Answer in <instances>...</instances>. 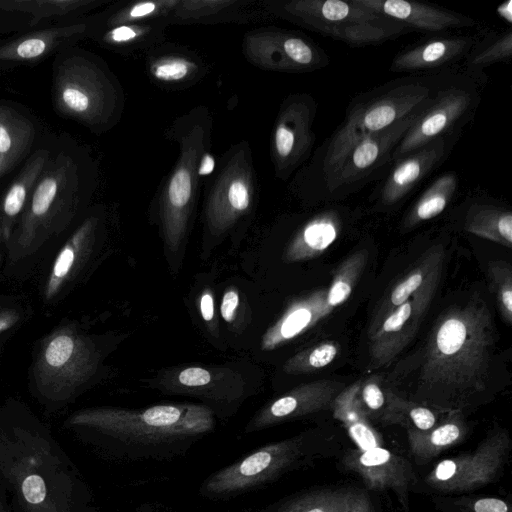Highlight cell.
I'll return each mask as SVG.
<instances>
[{
    "instance_id": "9c48e42d",
    "label": "cell",
    "mask_w": 512,
    "mask_h": 512,
    "mask_svg": "<svg viewBox=\"0 0 512 512\" xmlns=\"http://www.w3.org/2000/svg\"><path fill=\"white\" fill-rule=\"evenodd\" d=\"M89 16L0 39V73L32 67L88 37Z\"/></svg>"
},
{
    "instance_id": "ffe728a7",
    "label": "cell",
    "mask_w": 512,
    "mask_h": 512,
    "mask_svg": "<svg viewBox=\"0 0 512 512\" xmlns=\"http://www.w3.org/2000/svg\"><path fill=\"white\" fill-rule=\"evenodd\" d=\"M56 134L45 133L0 196V227L19 217L54 148Z\"/></svg>"
},
{
    "instance_id": "8d00e7d4",
    "label": "cell",
    "mask_w": 512,
    "mask_h": 512,
    "mask_svg": "<svg viewBox=\"0 0 512 512\" xmlns=\"http://www.w3.org/2000/svg\"><path fill=\"white\" fill-rule=\"evenodd\" d=\"M490 276L497 296L499 308L504 320L512 322V272L509 264L493 262L490 264Z\"/></svg>"
},
{
    "instance_id": "5b68a950",
    "label": "cell",
    "mask_w": 512,
    "mask_h": 512,
    "mask_svg": "<svg viewBox=\"0 0 512 512\" xmlns=\"http://www.w3.org/2000/svg\"><path fill=\"white\" fill-rule=\"evenodd\" d=\"M51 103L61 118L101 133L116 120V82L104 61L77 45L53 57Z\"/></svg>"
},
{
    "instance_id": "8fae6325",
    "label": "cell",
    "mask_w": 512,
    "mask_h": 512,
    "mask_svg": "<svg viewBox=\"0 0 512 512\" xmlns=\"http://www.w3.org/2000/svg\"><path fill=\"white\" fill-rule=\"evenodd\" d=\"M422 110L397 121L386 129L364 137L354 144L337 167L326 174L329 190L333 191L344 185L352 184L391 159L394 148Z\"/></svg>"
},
{
    "instance_id": "7c38bea8",
    "label": "cell",
    "mask_w": 512,
    "mask_h": 512,
    "mask_svg": "<svg viewBox=\"0 0 512 512\" xmlns=\"http://www.w3.org/2000/svg\"><path fill=\"white\" fill-rule=\"evenodd\" d=\"M472 95L464 88L450 87L438 92L421 111L392 153L398 161L443 135L472 106Z\"/></svg>"
},
{
    "instance_id": "277c9868",
    "label": "cell",
    "mask_w": 512,
    "mask_h": 512,
    "mask_svg": "<svg viewBox=\"0 0 512 512\" xmlns=\"http://www.w3.org/2000/svg\"><path fill=\"white\" fill-rule=\"evenodd\" d=\"M97 185L88 149L68 133L56 134L51 156L21 214V233L60 229L87 205Z\"/></svg>"
},
{
    "instance_id": "d4e9b609",
    "label": "cell",
    "mask_w": 512,
    "mask_h": 512,
    "mask_svg": "<svg viewBox=\"0 0 512 512\" xmlns=\"http://www.w3.org/2000/svg\"><path fill=\"white\" fill-rule=\"evenodd\" d=\"M467 432L465 423L456 417L426 431L407 429L410 452L419 465L427 463L443 450L460 442Z\"/></svg>"
},
{
    "instance_id": "ac0fdd59",
    "label": "cell",
    "mask_w": 512,
    "mask_h": 512,
    "mask_svg": "<svg viewBox=\"0 0 512 512\" xmlns=\"http://www.w3.org/2000/svg\"><path fill=\"white\" fill-rule=\"evenodd\" d=\"M363 8L410 29L438 32L473 25L462 15L431 5L406 0H354Z\"/></svg>"
},
{
    "instance_id": "4316f807",
    "label": "cell",
    "mask_w": 512,
    "mask_h": 512,
    "mask_svg": "<svg viewBox=\"0 0 512 512\" xmlns=\"http://www.w3.org/2000/svg\"><path fill=\"white\" fill-rule=\"evenodd\" d=\"M334 416L343 422L358 449L381 446L382 440L369 423L356 398V385L344 388L333 403Z\"/></svg>"
},
{
    "instance_id": "ab89813d",
    "label": "cell",
    "mask_w": 512,
    "mask_h": 512,
    "mask_svg": "<svg viewBox=\"0 0 512 512\" xmlns=\"http://www.w3.org/2000/svg\"><path fill=\"white\" fill-rule=\"evenodd\" d=\"M512 54V32L508 31L476 53L470 60L472 68H483L498 61L509 59Z\"/></svg>"
},
{
    "instance_id": "836d02e7",
    "label": "cell",
    "mask_w": 512,
    "mask_h": 512,
    "mask_svg": "<svg viewBox=\"0 0 512 512\" xmlns=\"http://www.w3.org/2000/svg\"><path fill=\"white\" fill-rule=\"evenodd\" d=\"M251 203L250 188L244 179H233L226 188L224 207L212 219L211 229L221 232L239 214L246 211Z\"/></svg>"
},
{
    "instance_id": "e575fe53",
    "label": "cell",
    "mask_w": 512,
    "mask_h": 512,
    "mask_svg": "<svg viewBox=\"0 0 512 512\" xmlns=\"http://www.w3.org/2000/svg\"><path fill=\"white\" fill-rule=\"evenodd\" d=\"M338 351L339 347L334 342L321 343L291 357L285 362L283 370L288 374L315 372L329 365L338 354Z\"/></svg>"
},
{
    "instance_id": "3957f363",
    "label": "cell",
    "mask_w": 512,
    "mask_h": 512,
    "mask_svg": "<svg viewBox=\"0 0 512 512\" xmlns=\"http://www.w3.org/2000/svg\"><path fill=\"white\" fill-rule=\"evenodd\" d=\"M488 308L471 300L439 318L426 345L420 381L435 394L427 403L440 409H458L464 396L480 390L493 346Z\"/></svg>"
},
{
    "instance_id": "44dd1931",
    "label": "cell",
    "mask_w": 512,
    "mask_h": 512,
    "mask_svg": "<svg viewBox=\"0 0 512 512\" xmlns=\"http://www.w3.org/2000/svg\"><path fill=\"white\" fill-rule=\"evenodd\" d=\"M446 141L439 137L408 156L396 161V165L380 191V202L391 206L402 200L443 159Z\"/></svg>"
},
{
    "instance_id": "e0dca14e",
    "label": "cell",
    "mask_w": 512,
    "mask_h": 512,
    "mask_svg": "<svg viewBox=\"0 0 512 512\" xmlns=\"http://www.w3.org/2000/svg\"><path fill=\"white\" fill-rule=\"evenodd\" d=\"M312 101H292L281 113L274 132V150L281 169L291 170L309 153L313 146Z\"/></svg>"
},
{
    "instance_id": "8992f818",
    "label": "cell",
    "mask_w": 512,
    "mask_h": 512,
    "mask_svg": "<svg viewBox=\"0 0 512 512\" xmlns=\"http://www.w3.org/2000/svg\"><path fill=\"white\" fill-rule=\"evenodd\" d=\"M323 448L324 444L308 433L266 444L209 475L200 493L219 500L263 487L307 464Z\"/></svg>"
},
{
    "instance_id": "cb8c5ba5",
    "label": "cell",
    "mask_w": 512,
    "mask_h": 512,
    "mask_svg": "<svg viewBox=\"0 0 512 512\" xmlns=\"http://www.w3.org/2000/svg\"><path fill=\"white\" fill-rule=\"evenodd\" d=\"M472 42L469 37H448L422 43L398 54L391 63V70L404 72L439 67L464 54Z\"/></svg>"
},
{
    "instance_id": "52a82bcc",
    "label": "cell",
    "mask_w": 512,
    "mask_h": 512,
    "mask_svg": "<svg viewBox=\"0 0 512 512\" xmlns=\"http://www.w3.org/2000/svg\"><path fill=\"white\" fill-rule=\"evenodd\" d=\"M431 99L428 87L407 83L387 89L352 107L347 113L345 123L328 146L324 158L325 173L334 170L359 140L422 110Z\"/></svg>"
},
{
    "instance_id": "d6986e66",
    "label": "cell",
    "mask_w": 512,
    "mask_h": 512,
    "mask_svg": "<svg viewBox=\"0 0 512 512\" xmlns=\"http://www.w3.org/2000/svg\"><path fill=\"white\" fill-rule=\"evenodd\" d=\"M285 11L298 23L328 36L341 26L381 17L354 0H298L286 3Z\"/></svg>"
},
{
    "instance_id": "83f0119b",
    "label": "cell",
    "mask_w": 512,
    "mask_h": 512,
    "mask_svg": "<svg viewBox=\"0 0 512 512\" xmlns=\"http://www.w3.org/2000/svg\"><path fill=\"white\" fill-rule=\"evenodd\" d=\"M458 187V177L447 172L435 179L421 194L404 219V226L412 228L443 212Z\"/></svg>"
},
{
    "instance_id": "f6af8a7d",
    "label": "cell",
    "mask_w": 512,
    "mask_h": 512,
    "mask_svg": "<svg viewBox=\"0 0 512 512\" xmlns=\"http://www.w3.org/2000/svg\"><path fill=\"white\" fill-rule=\"evenodd\" d=\"M200 312L204 321L209 322L214 317V299L210 292L202 294L200 299Z\"/></svg>"
},
{
    "instance_id": "60d3db41",
    "label": "cell",
    "mask_w": 512,
    "mask_h": 512,
    "mask_svg": "<svg viewBox=\"0 0 512 512\" xmlns=\"http://www.w3.org/2000/svg\"><path fill=\"white\" fill-rule=\"evenodd\" d=\"M455 504H457L458 510L463 512H510L509 504L495 497L464 499Z\"/></svg>"
},
{
    "instance_id": "603a6c76",
    "label": "cell",
    "mask_w": 512,
    "mask_h": 512,
    "mask_svg": "<svg viewBox=\"0 0 512 512\" xmlns=\"http://www.w3.org/2000/svg\"><path fill=\"white\" fill-rule=\"evenodd\" d=\"M341 226L336 210L320 212L295 235L285 251L284 260L296 262L320 255L337 239Z\"/></svg>"
},
{
    "instance_id": "484cf974",
    "label": "cell",
    "mask_w": 512,
    "mask_h": 512,
    "mask_svg": "<svg viewBox=\"0 0 512 512\" xmlns=\"http://www.w3.org/2000/svg\"><path fill=\"white\" fill-rule=\"evenodd\" d=\"M464 229L508 248L512 246V213L503 207L471 205L465 216Z\"/></svg>"
},
{
    "instance_id": "f35d334b",
    "label": "cell",
    "mask_w": 512,
    "mask_h": 512,
    "mask_svg": "<svg viewBox=\"0 0 512 512\" xmlns=\"http://www.w3.org/2000/svg\"><path fill=\"white\" fill-rule=\"evenodd\" d=\"M77 342L69 334H58L53 337L44 352L45 363L52 369L63 368L77 352Z\"/></svg>"
},
{
    "instance_id": "ba28073f",
    "label": "cell",
    "mask_w": 512,
    "mask_h": 512,
    "mask_svg": "<svg viewBox=\"0 0 512 512\" xmlns=\"http://www.w3.org/2000/svg\"><path fill=\"white\" fill-rule=\"evenodd\" d=\"M510 440L506 432H495L469 454L440 461L425 482L440 491H468L496 478L504 466Z\"/></svg>"
},
{
    "instance_id": "7bdbcfd3",
    "label": "cell",
    "mask_w": 512,
    "mask_h": 512,
    "mask_svg": "<svg viewBox=\"0 0 512 512\" xmlns=\"http://www.w3.org/2000/svg\"><path fill=\"white\" fill-rule=\"evenodd\" d=\"M212 380L211 373L201 367H189L182 370L178 375L181 385L188 388H199L209 384Z\"/></svg>"
},
{
    "instance_id": "30bf717a",
    "label": "cell",
    "mask_w": 512,
    "mask_h": 512,
    "mask_svg": "<svg viewBox=\"0 0 512 512\" xmlns=\"http://www.w3.org/2000/svg\"><path fill=\"white\" fill-rule=\"evenodd\" d=\"M440 269L400 306L377 316L370 330V355L374 367L387 365L414 336L432 300Z\"/></svg>"
},
{
    "instance_id": "1f68e13d",
    "label": "cell",
    "mask_w": 512,
    "mask_h": 512,
    "mask_svg": "<svg viewBox=\"0 0 512 512\" xmlns=\"http://www.w3.org/2000/svg\"><path fill=\"white\" fill-rule=\"evenodd\" d=\"M367 259L366 251H357L342 262L327 291L326 300L331 308L344 303L359 279Z\"/></svg>"
},
{
    "instance_id": "f1b7e54d",
    "label": "cell",
    "mask_w": 512,
    "mask_h": 512,
    "mask_svg": "<svg viewBox=\"0 0 512 512\" xmlns=\"http://www.w3.org/2000/svg\"><path fill=\"white\" fill-rule=\"evenodd\" d=\"M411 29L394 20L380 17L375 20L350 23L336 29L331 37L354 46L384 42Z\"/></svg>"
},
{
    "instance_id": "4dcf8cb0",
    "label": "cell",
    "mask_w": 512,
    "mask_h": 512,
    "mask_svg": "<svg viewBox=\"0 0 512 512\" xmlns=\"http://www.w3.org/2000/svg\"><path fill=\"white\" fill-rule=\"evenodd\" d=\"M344 490L309 491L276 505L271 512H340Z\"/></svg>"
},
{
    "instance_id": "d6a6232c",
    "label": "cell",
    "mask_w": 512,
    "mask_h": 512,
    "mask_svg": "<svg viewBox=\"0 0 512 512\" xmlns=\"http://www.w3.org/2000/svg\"><path fill=\"white\" fill-rule=\"evenodd\" d=\"M96 224L97 218L95 216L87 217L73 234L69 242H67L60 251L54 263L51 278L48 283L47 297L50 298L55 294L63 280L69 274L75 262L77 248H79V245L92 232Z\"/></svg>"
},
{
    "instance_id": "f546056e",
    "label": "cell",
    "mask_w": 512,
    "mask_h": 512,
    "mask_svg": "<svg viewBox=\"0 0 512 512\" xmlns=\"http://www.w3.org/2000/svg\"><path fill=\"white\" fill-rule=\"evenodd\" d=\"M436 248L428 252L419 265L394 287L389 297V305L381 309V315L408 300L423 287L434 272L441 269L443 251L439 249L440 247Z\"/></svg>"
},
{
    "instance_id": "b9f144b4",
    "label": "cell",
    "mask_w": 512,
    "mask_h": 512,
    "mask_svg": "<svg viewBox=\"0 0 512 512\" xmlns=\"http://www.w3.org/2000/svg\"><path fill=\"white\" fill-rule=\"evenodd\" d=\"M340 512H374V510L363 492L344 490Z\"/></svg>"
},
{
    "instance_id": "4fadbf2b",
    "label": "cell",
    "mask_w": 512,
    "mask_h": 512,
    "mask_svg": "<svg viewBox=\"0 0 512 512\" xmlns=\"http://www.w3.org/2000/svg\"><path fill=\"white\" fill-rule=\"evenodd\" d=\"M344 389L340 382L320 380L300 385L262 407L247 423L254 433L331 407Z\"/></svg>"
},
{
    "instance_id": "2e32d148",
    "label": "cell",
    "mask_w": 512,
    "mask_h": 512,
    "mask_svg": "<svg viewBox=\"0 0 512 512\" xmlns=\"http://www.w3.org/2000/svg\"><path fill=\"white\" fill-rule=\"evenodd\" d=\"M43 134L38 118L26 106L0 99V183L22 166Z\"/></svg>"
},
{
    "instance_id": "7402d4cb",
    "label": "cell",
    "mask_w": 512,
    "mask_h": 512,
    "mask_svg": "<svg viewBox=\"0 0 512 512\" xmlns=\"http://www.w3.org/2000/svg\"><path fill=\"white\" fill-rule=\"evenodd\" d=\"M327 291H316L293 302L264 333L260 347L270 351L297 337L333 310L326 300Z\"/></svg>"
},
{
    "instance_id": "5bb4252c",
    "label": "cell",
    "mask_w": 512,
    "mask_h": 512,
    "mask_svg": "<svg viewBox=\"0 0 512 512\" xmlns=\"http://www.w3.org/2000/svg\"><path fill=\"white\" fill-rule=\"evenodd\" d=\"M98 0H0V35H14L84 17Z\"/></svg>"
},
{
    "instance_id": "7dc6e473",
    "label": "cell",
    "mask_w": 512,
    "mask_h": 512,
    "mask_svg": "<svg viewBox=\"0 0 512 512\" xmlns=\"http://www.w3.org/2000/svg\"><path fill=\"white\" fill-rule=\"evenodd\" d=\"M496 12L500 18L508 24L512 23V1L508 0L496 8Z\"/></svg>"
},
{
    "instance_id": "6da1fadb",
    "label": "cell",
    "mask_w": 512,
    "mask_h": 512,
    "mask_svg": "<svg viewBox=\"0 0 512 512\" xmlns=\"http://www.w3.org/2000/svg\"><path fill=\"white\" fill-rule=\"evenodd\" d=\"M70 425L92 435V445L120 461L169 460L185 455L215 428L214 411L202 404H161L144 409L93 408Z\"/></svg>"
},
{
    "instance_id": "74e56055",
    "label": "cell",
    "mask_w": 512,
    "mask_h": 512,
    "mask_svg": "<svg viewBox=\"0 0 512 512\" xmlns=\"http://www.w3.org/2000/svg\"><path fill=\"white\" fill-rule=\"evenodd\" d=\"M195 70V65L182 57L164 58L150 67L152 76L161 82H180L189 77Z\"/></svg>"
},
{
    "instance_id": "681fc988",
    "label": "cell",
    "mask_w": 512,
    "mask_h": 512,
    "mask_svg": "<svg viewBox=\"0 0 512 512\" xmlns=\"http://www.w3.org/2000/svg\"><path fill=\"white\" fill-rule=\"evenodd\" d=\"M2 330V322L0 321V331Z\"/></svg>"
},
{
    "instance_id": "c3c4849f",
    "label": "cell",
    "mask_w": 512,
    "mask_h": 512,
    "mask_svg": "<svg viewBox=\"0 0 512 512\" xmlns=\"http://www.w3.org/2000/svg\"><path fill=\"white\" fill-rule=\"evenodd\" d=\"M0 512H13L12 506L8 502V494L0 484Z\"/></svg>"
},
{
    "instance_id": "ee69618b",
    "label": "cell",
    "mask_w": 512,
    "mask_h": 512,
    "mask_svg": "<svg viewBox=\"0 0 512 512\" xmlns=\"http://www.w3.org/2000/svg\"><path fill=\"white\" fill-rule=\"evenodd\" d=\"M238 305H239L238 292L233 289L227 290L223 295L222 303H221V307H220L221 308V316L226 322L230 323L234 320L235 312L237 310Z\"/></svg>"
},
{
    "instance_id": "9a60e30c",
    "label": "cell",
    "mask_w": 512,
    "mask_h": 512,
    "mask_svg": "<svg viewBox=\"0 0 512 512\" xmlns=\"http://www.w3.org/2000/svg\"><path fill=\"white\" fill-rule=\"evenodd\" d=\"M343 464L358 474L367 487L393 490L407 506L409 490L417 479L411 465L402 456L381 446L355 449L346 455Z\"/></svg>"
},
{
    "instance_id": "bcb514c9",
    "label": "cell",
    "mask_w": 512,
    "mask_h": 512,
    "mask_svg": "<svg viewBox=\"0 0 512 512\" xmlns=\"http://www.w3.org/2000/svg\"><path fill=\"white\" fill-rule=\"evenodd\" d=\"M215 169V159L210 153H204L199 166L197 175L200 177L210 175Z\"/></svg>"
},
{
    "instance_id": "d590c367",
    "label": "cell",
    "mask_w": 512,
    "mask_h": 512,
    "mask_svg": "<svg viewBox=\"0 0 512 512\" xmlns=\"http://www.w3.org/2000/svg\"><path fill=\"white\" fill-rule=\"evenodd\" d=\"M356 398L364 414L378 417L382 422L384 420L390 394L386 397L378 381L368 379L364 383L357 382Z\"/></svg>"
},
{
    "instance_id": "7a4b0ae2",
    "label": "cell",
    "mask_w": 512,
    "mask_h": 512,
    "mask_svg": "<svg viewBox=\"0 0 512 512\" xmlns=\"http://www.w3.org/2000/svg\"><path fill=\"white\" fill-rule=\"evenodd\" d=\"M0 484L13 512H95L73 463L41 431H0Z\"/></svg>"
}]
</instances>
